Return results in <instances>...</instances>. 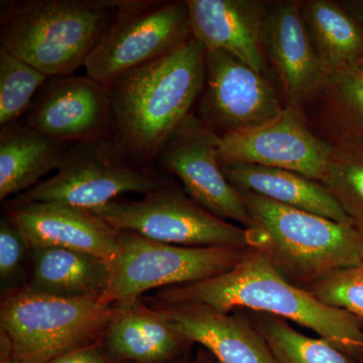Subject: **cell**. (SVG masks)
<instances>
[{
    "label": "cell",
    "instance_id": "6da1fadb",
    "mask_svg": "<svg viewBox=\"0 0 363 363\" xmlns=\"http://www.w3.org/2000/svg\"><path fill=\"white\" fill-rule=\"evenodd\" d=\"M152 303H192L222 312L247 310L272 315L314 332L351 362L363 363L362 322L286 281L259 248L248 250L235 267L218 276L157 291Z\"/></svg>",
    "mask_w": 363,
    "mask_h": 363
},
{
    "label": "cell",
    "instance_id": "7a4b0ae2",
    "mask_svg": "<svg viewBox=\"0 0 363 363\" xmlns=\"http://www.w3.org/2000/svg\"><path fill=\"white\" fill-rule=\"evenodd\" d=\"M205 52L191 37L109 86L116 138L138 161H157L169 138L190 116L204 87Z\"/></svg>",
    "mask_w": 363,
    "mask_h": 363
},
{
    "label": "cell",
    "instance_id": "3957f363",
    "mask_svg": "<svg viewBox=\"0 0 363 363\" xmlns=\"http://www.w3.org/2000/svg\"><path fill=\"white\" fill-rule=\"evenodd\" d=\"M0 47L51 77L73 75L124 0L2 1Z\"/></svg>",
    "mask_w": 363,
    "mask_h": 363
},
{
    "label": "cell",
    "instance_id": "277c9868",
    "mask_svg": "<svg viewBox=\"0 0 363 363\" xmlns=\"http://www.w3.org/2000/svg\"><path fill=\"white\" fill-rule=\"evenodd\" d=\"M248 214L264 238L259 248L293 285L306 289L332 272L357 264L363 235L354 226L279 204L240 191Z\"/></svg>",
    "mask_w": 363,
    "mask_h": 363
},
{
    "label": "cell",
    "instance_id": "5b68a950",
    "mask_svg": "<svg viewBox=\"0 0 363 363\" xmlns=\"http://www.w3.org/2000/svg\"><path fill=\"white\" fill-rule=\"evenodd\" d=\"M116 309L104 298L60 297L18 288L2 297L0 340L14 358L48 363L102 340Z\"/></svg>",
    "mask_w": 363,
    "mask_h": 363
},
{
    "label": "cell",
    "instance_id": "8992f818",
    "mask_svg": "<svg viewBox=\"0 0 363 363\" xmlns=\"http://www.w3.org/2000/svg\"><path fill=\"white\" fill-rule=\"evenodd\" d=\"M136 162H142L116 138L71 143L54 175L9 201L61 202L94 211L121 195H145L169 184Z\"/></svg>",
    "mask_w": 363,
    "mask_h": 363
},
{
    "label": "cell",
    "instance_id": "52a82bcc",
    "mask_svg": "<svg viewBox=\"0 0 363 363\" xmlns=\"http://www.w3.org/2000/svg\"><path fill=\"white\" fill-rule=\"evenodd\" d=\"M91 212L116 230L168 245L252 250L264 243L257 229L215 216L169 183L143 195L142 199H116Z\"/></svg>",
    "mask_w": 363,
    "mask_h": 363
},
{
    "label": "cell",
    "instance_id": "ba28073f",
    "mask_svg": "<svg viewBox=\"0 0 363 363\" xmlns=\"http://www.w3.org/2000/svg\"><path fill=\"white\" fill-rule=\"evenodd\" d=\"M245 248L168 245L119 231V250L111 264L104 300L124 306L152 290L196 283L223 274L245 257Z\"/></svg>",
    "mask_w": 363,
    "mask_h": 363
},
{
    "label": "cell",
    "instance_id": "9c48e42d",
    "mask_svg": "<svg viewBox=\"0 0 363 363\" xmlns=\"http://www.w3.org/2000/svg\"><path fill=\"white\" fill-rule=\"evenodd\" d=\"M192 37L186 1L124 0L86 61V75L109 86Z\"/></svg>",
    "mask_w": 363,
    "mask_h": 363
},
{
    "label": "cell",
    "instance_id": "30bf717a",
    "mask_svg": "<svg viewBox=\"0 0 363 363\" xmlns=\"http://www.w3.org/2000/svg\"><path fill=\"white\" fill-rule=\"evenodd\" d=\"M205 65L204 87L195 116L219 136L257 128L285 109L264 74L233 55L208 50Z\"/></svg>",
    "mask_w": 363,
    "mask_h": 363
},
{
    "label": "cell",
    "instance_id": "8fae6325",
    "mask_svg": "<svg viewBox=\"0 0 363 363\" xmlns=\"http://www.w3.org/2000/svg\"><path fill=\"white\" fill-rule=\"evenodd\" d=\"M219 140L220 136L191 113L169 138L157 162L176 176L186 194L210 213L252 228V218L240 191L222 172Z\"/></svg>",
    "mask_w": 363,
    "mask_h": 363
},
{
    "label": "cell",
    "instance_id": "7c38bea8",
    "mask_svg": "<svg viewBox=\"0 0 363 363\" xmlns=\"http://www.w3.org/2000/svg\"><path fill=\"white\" fill-rule=\"evenodd\" d=\"M332 155V143L315 135L302 107L286 105L269 123L220 136L219 162L257 164L295 172L323 181Z\"/></svg>",
    "mask_w": 363,
    "mask_h": 363
},
{
    "label": "cell",
    "instance_id": "4fadbf2b",
    "mask_svg": "<svg viewBox=\"0 0 363 363\" xmlns=\"http://www.w3.org/2000/svg\"><path fill=\"white\" fill-rule=\"evenodd\" d=\"M25 121L66 145L111 138L112 131L116 133L111 91L87 75L50 78Z\"/></svg>",
    "mask_w": 363,
    "mask_h": 363
},
{
    "label": "cell",
    "instance_id": "5bb4252c",
    "mask_svg": "<svg viewBox=\"0 0 363 363\" xmlns=\"http://www.w3.org/2000/svg\"><path fill=\"white\" fill-rule=\"evenodd\" d=\"M6 215L30 250L61 247L90 253L111 264L119 250V231L89 210L61 202H11Z\"/></svg>",
    "mask_w": 363,
    "mask_h": 363
},
{
    "label": "cell",
    "instance_id": "9a60e30c",
    "mask_svg": "<svg viewBox=\"0 0 363 363\" xmlns=\"http://www.w3.org/2000/svg\"><path fill=\"white\" fill-rule=\"evenodd\" d=\"M150 307L186 340L206 350L217 363H278L247 314L222 312L192 303H152Z\"/></svg>",
    "mask_w": 363,
    "mask_h": 363
},
{
    "label": "cell",
    "instance_id": "2e32d148",
    "mask_svg": "<svg viewBox=\"0 0 363 363\" xmlns=\"http://www.w3.org/2000/svg\"><path fill=\"white\" fill-rule=\"evenodd\" d=\"M192 37L208 50L229 52L253 70L267 68L266 1L186 0Z\"/></svg>",
    "mask_w": 363,
    "mask_h": 363
},
{
    "label": "cell",
    "instance_id": "e0dca14e",
    "mask_svg": "<svg viewBox=\"0 0 363 363\" xmlns=\"http://www.w3.org/2000/svg\"><path fill=\"white\" fill-rule=\"evenodd\" d=\"M301 4L291 0L269 4L264 44L285 104L303 108L316 94L327 72L303 21Z\"/></svg>",
    "mask_w": 363,
    "mask_h": 363
},
{
    "label": "cell",
    "instance_id": "ac0fdd59",
    "mask_svg": "<svg viewBox=\"0 0 363 363\" xmlns=\"http://www.w3.org/2000/svg\"><path fill=\"white\" fill-rule=\"evenodd\" d=\"M102 343L119 362L169 363L192 345L142 298L117 306Z\"/></svg>",
    "mask_w": 363,
    "mask_h": 363
},
{
    "label": "cell",
    "instance_id": "d6986e66",
    "mask_svg": "<svg viewBox=\"0 0 363 363\" xmlns=\"http://www.w3.org/2000/svg\"><path fill=\"white\" fill-rule=\"evenodd\" d=\"M221 168L227 180L238 191L255 193L279 204L352 225L337 200L320 182L295 172L257 164L228 162L222 164Z\"/></svg>",
    "mask_w": 363,
    "mask_h": 363
},
{
    "label": "cell",
    "instance_id": "ffe728a7",
    "mask_svg": "<svg viewBox=\"0 0 363 363\" xmlns=\"http://www.w3.org/2000/svg\"><path fill=\"white\" fill-rule=\"evenodd\" d=\"M66 143L52 140L26 121L7 124L0 131V200L23 194L56 172Z\"/></svg>",
    "mask_w": 363,
    "mask_h": 363
},
{
    "label": "cell",
    "instance_id": "44dd1931",
    "mask_svg": "<svg viewBox=\"0 0 363 363\" xmlns=\"http://www.w3.org/2000/svg\"><path fill=\"white\" fill-rule=\"evenodd\" d=\"M30 252L33 279L28 288L60 297H104L111 274L106 260L61 247H38Z\"/></svg>",
    "mask_w": 363,
    "mask_h": 363
},
{
    "label": "cell",
    "instance_id": "7402d4cb",
    "mask_svg": "<svg viewBox=\"0 0 363 363\" xmlns=\"http://www.w3.org/2000/svg\"><path fill=\"white\" fill-rule=\"evenodd\" d=\"M301 13L327 73L357 66L363 58V26L341 2L307 0Z\"/></svg>",
    "mask_w": 363,
    "mask_h": 363
},
{
    "label": "cell",
    "instance_id": "603a6c76",
    "mask_svg": "<svg viewBox=\"0 0 363 363\" xmlns=\"http://www.w3.org/2000/svg\"><path fill=\"white\" fill-rule=\"evenodd\" d=\"M331 140L350 138L363 143V69L329 72L310 100Z\"/></svg>",
    "mask_w": 363,
    "mask_h": 363
},
{
    "label": "cell",
    "instance_id": "cb8c5ba5",
    "mask_svg": "<svg viewBox=\"0 0 363 363\" xmlns=\"http://www.w3.org/2000/svg\"><path fill=\"white\" fill-rule=\"evenodd\" d=\"M247 317L271 348L278 363H352L335 346L320 337H309L281 318L264 313Z\"/></svg>",
    "mask_w": 363,
    "mask_h": 363
},
{
    "label": "cell",
    "instance_id": "d4e9b609",
    "mask_svg": "<svg viewBox=\"0 0 363 363\" xmlns=\"http://www.w3.org/2000/svg\"><path fill=\"white\" fill-rule=\"evenodd\" d=\"M330 143L331 159L322 184L363 235V143L350 138Z\"/></svg>",
    "mask_w": 363,
    "mask_h": 363
},
{
    "label": "cell",
    "instance_id": "484cf974",
    "mask_svg": "<svg viewBox=\"0 0 363 363\" xmlns=\"http://www.w3.org/2000/svg\"><path fill=\"white\" fill-rule=\"evenodd\" d=\"M50 77L0 47V125L16 123L28 113Z\"/></svg>",
    "mask_w": 363,
    "mask_h": 363
},
{
    "label": "cell",
    "instance_id": "4316f807",
    "mask_svg": "<svg viewBox=\"0 0 363 363\" xmlns=\"http://www.w3.org/2000/svg\"><path fill=\"white\" fill-rule=\"evenodd\" d=\"M305 290L323 304L350 313L363 323V252L357 264L332 272Z\"/></svg>",
    "mask_w": 363,
    "mask_h": 363
},
{
    "label": "cell",
    "instance_id": "83f0119b",
    "mask_svg": "<svg viewBox=\"0 0 363 363\" xmlns=\"http://www.w3.org/2000/svg\"><path fill=\"white\" fill-rule=\"evenodd\" d=\"M28 250L30 248L23 234L4 215L0 220V283L4 295L20 281Z\"/></svg>",
    "mask_w": 363,
    "mask_h": 363
},
{
    "label": "cell",
    "instance_id": "f1b7e54d",
    "mask_svg": "<svg viewBox=\"0 0 363 363\" xmlns=\"http://www.w3.org/2000/svg\"><path fill=\"white\" fill-rule=\"evenodd\" d=\"M48 363H121L109 354L108 351L98 342L81 346L59 355Z\"/></svg>",
    "mask_w": 363,
    "mask_h": 363
},
{
    "label": "cell",
    "instance_id": "f546056e",
    "mask_svg": "<svg viewBox=\"0 0 363 363\" xmlns=\"http://www.w3.org/2000/svg\"><path fill=\"white\" fill-rule=\"evenodd\" d=\"M344 9L352 14L363 26V0H345L341 1Z\"/></svg>",
    "mask_w": 363,
    "mask_h": 363
},
{
    "label": "cell",
    "instance_id": "4dcf8cb0",
    "mask_svg": "<svg viewBox=\"0 0 363 363\" xmlns=\"http://www.w3.org/2000/svg\"><path fill=\"white\" fill-rule=\"evenodd\" d=\"M0 363H26L23 360L11 357V350L4 341L0 340Z\"/></svg>",
    "mask_w": 363,
    "mask_h": 363
},
{
    "label": "cell",
    "instance_id": "1f68e13d",
    "mask_svg": "<svg viewBox=\"0 0 363 363\" xmlns=\"http://www.w3.org/2000/svg\"><path fill=\"white\" fill-rule=\"evenodd\" d=\"M192 363H217L215 362L213 357L207 352L206 350H203L200 347L199 350L197 351L195 359L193 360Z\"/></svg>",
    "mask_w": 363,
    "mask_h": 363
},
{
    "label": "cell",
    "instance_id": "d6a6232c",
    "mask_svg": "<svg viewBox=\"0 0 363 363\" xmlns=\"http://www.w3.org/2000/svg\"><path fill=\"white\" fill-rule=\"evenodd\" d=\"M357 67H359V68L363 69V58L360 60L359 63L357 64Z\"/></svg>",
    "mask_w": 363,
    "mask_h": 363
},
{
    "label": "cell",
    "instance_id": "836d02e7",
    "mask_svg": "<svg viewBox=\"0 0 363 363\" xmlns=\"http://www.w3.org/2000/svg\"><path fill=\"white\" fill-rule=\"evenodd\" d=\"M174 362H176V360H175V362H169V363H174Z\"/></svg>",
    "mask_w": 363,
    "mask_h": 363
}]
</instances>
